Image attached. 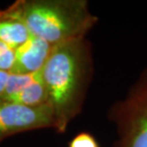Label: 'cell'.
<instances>
[{
    "instance_id": "cell-1",
    "label": "cell",
    "mask_w": 147,
    "mask_h": 147,
    "mask_svg": "<svg viewBox=\"0 0 147 147\" xmlns=\"http://www.w3.org/2000/svg\"><path fill=\"white\" fill-rule=\"evenodd\" d=\"M41 76L54 115V129L64 134L83 109L93 80L92 44L84 37L55 46Z\"/></svg>"
},
{
    "instance_id": "cell-2",
    "label": "cell",
    "mask_w": 147,
    "mask_h": 147,
    "mask_svg": "<svg viewBox=\"0 0 147 147\" xmlns=\"http://www.w3.org/2000/svg\"><path fill=\"white\" fill-rule=\"evenodd\" d=\"M9 7L32 36L53 46L86 37L98 22L86 0H16Z\"/></svg>"
},
{
    "instance_id": "cell-3",
    "label": "cell",
    "mask_w": 147,
    "mask_h": 147,
    "mask_svg": "<svg viewBox=\"0 0 147 147\" xmlns=\"http://www.w3.org/2000/svg\"><path fill=\"white\" fill-rule=\"evenodd\" d=\"M107 119L116 130L113 147H147V68L111 105Z\"/></svg>"
},
{
    "instance_id": "cell-4",
    "label": "cell",
    "mask_w": 147,
    "mask_h": 147,
    "mask_svg": "<svg viewBox=\"0 0 147 147\" xmlns=\"http://www.w3.org/2000/svg\"><path fill=\"white\" fill-rule=\"evenodd\" d=\"M55 120L49 104L29 107L0 101V143L14 135L28 131L53 128Z\"/></svg>"
},
{
    "instance_id": "cell-5",
    "label": "cell",
    "mask_w": 147,
    "mask_h": 147,
    "mask_svg": "<svg viewBox=\"0 0 147 147\" xmlns=\"http://www.w3.org/2000/svg\"><path fill=\"white\" fill-rule=\"evenodd\" d=\"M54 47L45 40L32 36L16 49V59L11 73L29 75L41 72Z\"/></svg>"
},
{
    "instance_id": "cell-6",
    "label": "cell",
    "mask_w": 147,
    "mask_h": 147,
    "mask_svg": "<svg viewBox=\"0 0 147 147\" xmlns=\"http://www.w3.org/2000/svg\"><path fill=\"white\" fill-rule=\"evenodd\" d=\"M32 36L29 29L10 7L0 9V41L16 49Z\"/></svg>"
},
{
    "instance_id": "cell-7",
    "label": "cell",
    "mask_w": 147,
    "mask_h": 147,
    "mask_svg": "<svg viewBox=\"0 0 147 147\" xmlns=\"http://www.w3.org/2000/svg\"><path fill=\"white\" fill-rule=\"evenodd\" d=\"M7 101L29 107H38L49 104L48 93L41 72L37 73L36 78L30 84H28L16 95L11 96Z\"/></svg>"
},
{
    "instance_id": "cell-8",
    "label": "cell",
    "mask_w": 147,
    "mask_h": 147,
    "mask_svg": "<svg viewBox=\"0 0 147 147\" xmlns=\"http://www.w3.org/2000/svg\"><path fill=\"white\" fill-rule=\"evenodd\" d=\"M37 73L29 74V75H23V74H13L10 73L7 85H6L5 91L0 98V101H7L11 96L16 95L23 88L30 84L34 80Z\"/></svg>"
},
{
    "instance_id": "cell-9",
    "label": "cell",
    "mask_w": 147,
    "mask_h": 147,
    "mask_svg": "<svg viewBox=\"0 0 147 147\" xmlns=\"http://www.w3.org/2000/svg\"><path fill=\"white\" fill-rule=\"evenodd\" d=\"M16 59V49L0 41V70L11 72Z\"/></svg>"
},
{
    "instance_id": "cell-10",
    "label": "cell",
    "mask_w": 147,
    "mask_h": 147,
    "mask_svg": "<svg viewBox=\"0 0 147 147\" xmlns=\"http://www.w3.org/2000/svg\"><path fill=\"white\" fill-rule=\"evenodd\" d=\"M69 147H99V145L92 134L88 132H81L71 140Z\"/></svg>"
},
{
    "instance_id": "cell-11",
    "label": "cell",
    "mask_w": 147,
    "mask_h": 147,
    "mask_svg": "<svg viewBox=\"0 0 147 147\" xmlns=\"http://www.w3.org/2000/svg\"><path fill=\"white\" fill-rule=\"evenodd\" d=\"M10 73L11 72L0 70V98H1V96L3 95V93H4V91H5L9 76H10Z\"/></svg>"
}]
</instances>
